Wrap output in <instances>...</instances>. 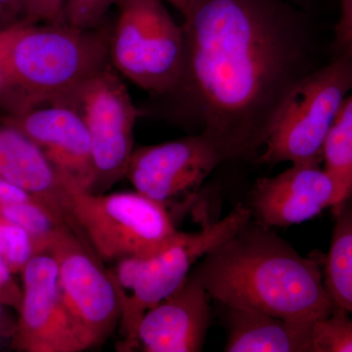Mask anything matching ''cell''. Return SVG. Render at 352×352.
Listing matches in <instances>:
<instances>
[{
	"label": "cell",
	"mask_w": 352,
	"mask_h": 352,
	"mask_svg": "<svg viewBox=\"0 0 352 352\" xmlns=\"http://www.w3.org/2000/svg\"><path fill=\"white\" fill-rule=\"evenodd\" d=\"M335 55L352 50V0H340V16L335 28Z\"/></svg>",
	"instance_id": "obj_24"
},
{
	"label": "cell",
	"mask_w": 352,
	"mask_h": 352,
	"mask_svg": "<svg viewBox=\"0 0 352 352\" xmlns=\"http://www.w3.org/2000/svg\"><path fill=\"white\" fill-rule=\"evenodd\" d=\"M311 352H352V319L335 305L312 325Z\"/></svg>",
	"instance_id": "obj_20"
},
{
	"label": "cell",
	"mask_w": 352,
	"mask_h": 352,
	"mask_svg": "<svg viewBox=\"0 0 352 352\" xmlns=\"http://www.w3.org/2000/svg\"><path fill=\"white\" fill-rule=\"evenodd\" d=\"M27 22L25 20L20 21L10 27L0 30V94L6 82L7 67L11 48Z\"/></svg>",
	"instance_id": "obj_26"
},
{
	"label": "cell",
	"mask_w": 352,
	"mask_h": 352,
	"mask_svg": "<svg viewBox=\"0 0 352 352\" xmlns=\"http://www.w3.org/2000/svg\"><path fill=\"white\" fill-rule=\"evenodd\" d=\"M163 1L175 7L176 10L182 14L183 19H184L188 15L195 0H163Z\"/></svg>",
	"instance_id": "obj_28"
},
{
	"label": "cell",
	"mask_w": 352,
	"mask_h": 352,
	"mask_svg": "<svg viewBox=\"0 0 352 352\" xmlns=\"http://www.w3.org/2000/svg\"><path fill=\"white\" fill-rule=\"evenodd\" d=\"M289 1L293 2V3L296 4V6L302 8V10L305 11V12H307V9L310 3V0H289Z\"/></svg>",
	"instance_id": "obj_29"
},
{
	"label": "cell",
	"mask_w": 352,
	"mask_h": 352,
	"mask_svg": "<svg viewBox=\"0 0 352 352\" xmlns=\"http://www.w3.org/2000/svg\"><path fill=\"white\" fill-rule=\"evenodd\" d=\"M227 352H311L314 322L226 307Z\"/></svg>",
	"instance_id": "obj_16"
},
{
	"label": "cell",
	"mask_w": 352,
	"mask_h": 352,
	"mask_svg": "<svg viewBox=\"0 0 352 352\" xmlns=\"http://www.w3.org/2000/svg\"><path fill=\"white\" fill-rule=\"evenodd\" d=\"M2 120L34 141L61 175L90 189L94 173L91 139L75 107L57 102L8 115Z\"/></svg>",
	"instance_id": "obj_13"
},
{
	"label": "cell",
	"mask_w": 352,
	"mask_h": 352,
	"mask_svg": "<svg viewBox=\"0 0 352 352\" xmlns=\"http://www.w3.org/2000/svg\"><path fill=\"white\" fill-rule=\"evenodd\" d=\"M219 153L201 133L134 149L126 178L134 190L170 208L196 200L219 164Z\"/></svg>",
	"instance_id": "obj_10"
},
{
	"label": "cell",
	"mask_w": 352,
	"mask_h": 352,
	"mask_svg": "<svg viewBox=\"0 0 352 352\" xmlns=\"http://www.w3.org/2000/svg\"><path fill=\"white\" fill-rule=\"evenodd\" d=\"M22 273L18 346L31 352L85 351L65 307L52 254L43 251L34 254Z\"/></svg>",
	"instance_id": "obj_11"
},
{
	"label": "cell",
	"mask_w": 352,
	"mask_h": 352,
	"mask_svg": "<svg viewBox=\"0 0 352 352\" xmlns=\"http://www.w3.org/2000/svg\"><path fill=\"white\" fill-rule=\"evenodd\" d=\"M47 251L56 261L65 307L85 349L103 344L120 326L122 305L110 271L71 229L62 227Z\"/></svg>",
	"instance_id": "obj_9"
},
{
	"label": "cell",
	"mask_w": 352,
	"mask_h": 352,
	"mask_svg": "<svg viewBox=\"0 0 352 352\" xmlns=\"http://www.w3.org/2000/svg\"><path fill=\"white\" fill-rule=\"evenodd\" d=\"M323 164L339 184L344 200L352 197V91L344 99L326 138Z\"/></svg>",
	"instance_id": "obj_18"
},
{
	"label": "cell",
	"mask_w": 352,
	"mask_h": 352,
	"mask_svg": "<svg viewBox=\"0 0 352 352\" xmlns=\"http://www.w3.org/2000/svg\"><path fill=\"white\" fill-rule=\"evenodd\" d=\"M210 298L189 274L179 288L145 312L131 351H201L210 326Z\"/></svg>",
	"instance_id": "obj_14"
},
{
	"label": "cell",
	"mask_w": 352,
	"mask_h": 352,
	"mask_svg": "<svg viewBox=\"0 0 352 352\" xmlns=\"http://www.w3.org/2000/svg\"><path fill=\"white\" fill-rule=\"evenodd\" d=\"M336 221L325 261L324 284L333 305L352 314V198L333 208Z\"/></svg>",
	"instance_id": "obj_17"
},
{
	"label": "cell",
	"mask_w": 352,
	"mask_h": 352,
	"mask_svg": "<svg viewBox=\"0 0 352 352\" xmlns=\"http://www.w3.org/2000/svg\"><path fill=\"white\" fill-rule=\"evenodd\" d=\"M2 305H3V303L0 302V322H1L2 319Z\"/></svg>",
	"instance_id": "obj_30"
},
{
	"label": "cell",
	"mask_w": 352,
	"mask_h": 352,
	"mask_svg": "<svg viewBox=\"0 0 352 352\" xmlns=\"http://www.w3.org/2000/svg\"><path fill=\"white\" fill-rule=\"evenodd\" d=\"M352 91V50L335 55L300 80L287 97L258 163H323L329 131Z\"/></svg>",
	"instance_id": "obj_6"
},
{
	"label": "cell",
	"mask_w": 352,
	"mask_h": 352,
	"mask_svg": "<svg viewBox=\"0 0 352 352\" xmlns=\"http://www.w3.org/2000/svg\"><path fill=\"white\" fill-rule=\"evenodd\" d=\"M122 78L110 64L59 101L75 107L87 124L94 168L89 191L95 194L106 193L126 178L134 151V129L141 112Z\"/></svg>",
	"instance_id": "obj_8"
},
{
	"label": "cell",
	"mask_w": 352,
	"mask_h": 352,
	"mask_svg": "<svg viewBox=\"0 0 352 352\" xmlns=\"http://www.w3.org/2000/svg\"><path fill=\"white\" fill-rule=\"evenodd\" d=\"M0 214L27 231L43 251H47L53 237L62 227H66L61 226L38 201L0 205Z\"/></svg>",
	"instance_id": "obj_19"
},
{
	"label": "cell",
	"mask_w": 352,
	"mask_h": 352,
	"mask_svg": "<svg viewBox=\"0 0 352 352\" xmlns=\"http://www.w3.org/2000/svg\"><path fill=\"white\" fill-rule=\"evenodd\" d=\"M0 177L24 190L72 230L64 175L34 141L4 120L0 122Z\"/></svg>",
	"instance_id": "obj_15"
},
{
	"label": "cell",
	"mask_w": 352,
	"mask_h": 352,
	"mask_svg": "<svg viewBox=\"0 0 352 352\" xmlns=\"http://www.w3.org/2000/svg\"><path fill=\"white\" fill-rule=\"evenodd\" d=\"M190 275L226 307L305 322L335 307L317 261L252 219L207 252Z\"/></svg>",
	"instance_id": "obj_2"
},
{
	"label": "cell",
	"mask_w": 352,
	"mask_h": 352,
	"mask_svg": "<svg viewBox=\"0 0 352 352\" xmlns=\"http://www.w3.org/2000/svg\"><path fill=\"white\" fill-rule=\"evenodd\" d=\"M23 20H25L24 0H0V30Z\"/></svg>",
	"instance_id": "obj_27"
},
{
	"label": "cell",
	"mask_w": 352,
	"mask_h": 352,
	"mask_svg": "<svg viewBox=\"0 0 352 352\" xmlns=\"http://www.w3.org/2000/svg\"><path fill=\"white\" fill-rule=\"evenodd\" d=\"M183 20L173 94L223 162L258 161L287 97L318 68L307 12L289 0H195Z\"/></svg>",
	"instance_id": "obj_1"
},
{
	"label": "cell",
	"mask_w": 352,
	"mask_h": 352,
	"mask_svg": "<svg viewBox=\"0 0 352 352\" xmlns=\"http://www.w3.org/2000/svg\"><path fill=\"white\" fill-rule=\"evenodd\" d=\"M0 302L19 310L22 303V291L13 279L12 270L0 254Z\"/></svg>",
	"instance_id": "obj_25"
},
{
	"label": "cell",
	"mask_w": 352,
	"mask_h": 352,
	"mask_svg": "<svg viewBox=\"0 0 352 352\" xmlns=\"http://www.w3.org/2000/svg\"><path fill=\"white\" fill-rule=\"evenodd\" d=\"M72 231L103 263L147 258L175 239L171 212L142 194H95L64 176Z\"/></svg>",
	"instance_id": "obj_4"
},
{
	"label": "cell",
	"mask_w": 352,
	"mask_h": 352,
	"mask_svg": "<svg viewBox=\"0 0 352 352\" xmlns=\"http://www.w3.org/2000/svg\"><path fill=\"white\" fill-rule=\"evenodd\" d=\"M338 182L321 164H292L274 177L258 179L252 190V212L266 227L300 224L344 201Z\"/></svg>",
	"instance_id": "obj_12"
},
{
	"label": "cell",
	"mask_w": 352,
	"mask_h": 352,
	"mask_svg": "<svg viewBox=\"0 0 352 352\" xmlns=\"http://www.w3.org/2000/svg\"><path fill=\"white\" fill-rule=\"evenodd\" d=\"M251 208L236 206L223 219L206 221L200 231L178 232L161 251L147 256H129L115 263L111 276L122 305L120 351H131L143 315L176 291L194 265L210 250L228 240L252 219Z\"/></svg>",
	"instance_id": "obj_5"
},
{
	"label": "cell",
	"mask_w": 352,
	"mask_h": 352,
	"mask_svg": "<svg viewBox=\"0 0 352 352\" xmlns=\"http://www.w3.org/2000/svg\"><path fill=\"white\" fill-rule=\"evenodd\" d=\"M111 28L27 22L14 41L0 104L16 115L63 100L111 64Z\"/></svg>",
	"instance_id": "obj_3"
},
{
	"label": "cell",
	"mask_w": 352,
	"mask_h": 352,
	"mask_svg": "<svg viewBox=\"0 0 352 352\" xmlns=\"http://www.w3.org/2000/svg\"><path fill=\"white\" fill-rule=\"evenodd\" d=\"M39 252L43 251L27 231L0 214V254L13 273L22 271Z\"/></svg>",
	"instance_id": "obj_21"
},
{
	"label": "cell",
	"mask_w": 352,
	"mask_h": 352,
	"mask_svg": "<svg viewBox=\"0 0 352 352\" xmlns=\"http://www.w3.org/2000/svg\"><path fill=\"white\" fill-rule=\"evenodd\" d=\"M25 20L31 24L65 23V0H24Z\"/></svg>",
	"instance_id": "obj_23"
},
{
	"label": "cell",
	"mask_w": 352,
	"mask_h": 352,
	"mask_svg": "<svg viewBox=\"0 0 352 352\" xmlns=\"http://www.w3.org/2000/svg\"><path fill=\"white\" fill-rule=\"evenodd\" d=\"M109 54L113 68L141 89L175 94L184 67V32L163 0H117Z\"/></svg>",
	"instance_id": "obj_7"
},
{
	"label": "cell",
	"mask_w": 352,
	"mask_h": 352,
	"mask_svg": "<svg viewBox=\"0 0 352 352\" xmlns=\"http://www.w3.org/2000/svg\"><path fill=\"white\" fill-rule=\"evenodd\" d=\"M117 0H65V23L83 29L100 27Z\"/></svg>",
	"instance_id": "obj_22"
}]
</instances>
